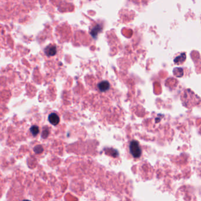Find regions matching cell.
Instances as JSON below:
<instances>
[{
	"instance_id": "obj_5",
	"label": "cell",
	"mask_w": 201,
	"mask_h": 201,
	"mask_svg": "<svg viewBox=\"0 0 201 201\" xmlns=\"http://www.w3.org/2000/svg\"><path fill=\"white\" fill-rule=\"evenodd\" d=\"M102 29V27L100 25H97L94 27L90 31V34L93 37H95L99 32H100Z\"/></svg>"
},
{
	"instance_id": "obj_1",
	"label": "cell",
	"mask_w": 201,
	"mask_h": 201,
	"mask_svg": "<svg viewBox=\"0 0 201 201\" xmlns=\"http://www.w3.org/2000/svg\"><path fill=\"white\" fill-rule=\"evenodd\" d=\"M130 152L135 158H139L141 154V150L138 141L136 140L131 141L129 146Z\"/></svg>"
},
{
	"instance_id": "obj_2",
	"label": "cell",
	"mask_w": 201,
	"mask_h": 201,
	"mask_svg": "<svg viewBox=\"0 0 201 201\" xmlns=\"http://www.w3.org/2000/svg\"><path fill=\"white\" fill-rule=\"evenodd\" d=\"M49 121L53 125L56 126L60 122V118L56 113H52L49 116Z\"/></svg>"
},
{
	"instance_id": "obj_6",
	"label": "cell",
	"mask_w": 201,
	"mask_h": 201,
	"mask_svg": "<svg viewBox=\"0 0 201 201\" xmlns=\"http://www.w3.org/2000/svg\"><path fill=\"white\" fill-rule=\"evenodd\" d=\"M30 132L33 136H35L39 133V128L37 126H32L30 128Z\"/></svg>"
},
{
	"instance_id": "obj_3",
	"label": "cell",
	"mask_w": 201,
	"mask_h": 201,
	"mask_svg": "<svg viewBox=\"0 0 201 201\" xmlns=\"http://www.w3.org/2000/svg\"><path fill=\"white\" fill-rule=\"evenodd\" d=\"M44 52L45 54L47 55L53 56L56 54V52H57L56 47L55 46L52 45L47 46L44 50Z\"/></svg>"
},
{
	"instance_id": "obj_4",
	"label": "cell",
	"mask_w": 201,
	"mask_h": 201,
	"mask_svg": "<svg viewBox=\"0 0 201 201\" xmlns=\"http://www.w3.org/2000/svg\"><path fill=\"white\" fill-rule=\"evenodd\" d=\"M98 88L101 91H107L110 88V84L108 81H102L98 84Z\"/></svg>"
}]
</instances>
